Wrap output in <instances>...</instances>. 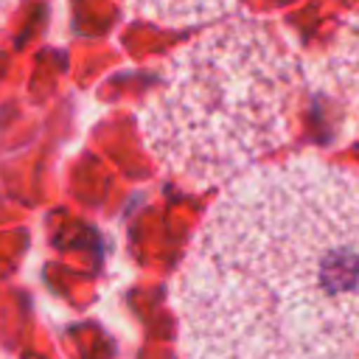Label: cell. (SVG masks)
Here are the masks:
<instances>
[{
  "label": "cell",
  "mask_w": 359,
  "mask_h": 359,
  "mask_svg": "<svg viewBox=\"0 0 359 359\" xmlns=\"http://www.w3.org/2000/svg\"><path fill=\"white\" fill-rule=\"evenodd\" d=\"M171 306L180 359H356L359 171L306 154L224 185Z\"/></svg>",
  "instance_id": "1"
},
{
  "label": "cell",
  "mask_w": 359,
  "mask_h": 359,
  "mask_svg": "<svg viewBox=\"0 0 359 359\" xmlns=\"http://www.w3.org/2000/svg\"><path fill=\"white\" fill-rule=\"evenodd\" d=\"M306 76L280 28L227 17L165 59L135 112L137 135L185 188H224L289 140Z\"/></svg>",
  "instance_id": "2"
},
{
  "label": "cell",
  "mask_w": 359,
  "mask_h": 359,
  "mask_svg": "<svg viewBox=\"0 0 359 359\" xmlns=\"http://www.w3.org/2000/svg\"><path fill=\"white\" fill-rule=\"evenodd\" d=\"M238 0H123L126 14L163 25V28H185L199 22H213L233 14Z\"/></svg>",
  "instance_id": "3"
},
{
  "label": "cell",
  "mask_w": 359,
  "mask_h": 359,
  "mask_svg": "<svg viewBox=\"0 0 359 359\" xmlns=\"http://www.w3.org/2000/svg\"><path fill=\"white\" fill-rule=\"evenodd\" d=\"M17 3H20V0H0V31H3V25H6V20L11 17V11H14Z\"/></svg>",
  "instance_id": "4"
},
{
  "label": "cell",
  "mask_w": 359,
  "mask_h": 359,
  "mask_svg": "<svg viewBox=\"0 0 359 359\" xmlns=\"http://www.w3.org/2000/svg\"><path fill=\"white\" fill-rule=\"evenodd\" d=\"M0 359H6V356H3V353H0Z\"/></svg>",
  "instance_id": "5"
}]
</instances>
